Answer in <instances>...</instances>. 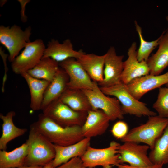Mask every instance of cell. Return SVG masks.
<instances>
[{
    "instance_id": "4fadbf2b",
    "label": "cell",
    "mask_w": 168,
    "mask_h": 168,
    "mask_svg": "<svg viewBox=\"0 0 168 168\" xmlns=\"http://www.w3.org/2000/svg\"><path fill=\"white\" fill-rule=\"evenodd\" d=\"M137 44L133 42L128 49V58L124 61L121 82L127 85L134 79L149 74L150 69L146 61H139L137 57Z\"/></svg>"
},
{
    "instance_id": "5bb4252c",
    "label": "cell",
    "mask_w": 168,
    "mask_h": 168,
    "mask_svg": "<svg viewBox=\"0 0 168 168\" xmlns=\"http://www.w3.org/2000/svg\"><path fill=\"white\" fill-rule=\"evenodd\" d=\"M168 83V71L158 75L149 74L136 78L126 85L130 93L139 100L148 92Z\"/></svg>"
},
{
    "instance_id": "2e32d148",
    "label": "cell",
    "mask_w": 168,
    "mask_h": 168,
    "mask_svg": "<svg viewBox=\"0 0 168 168\" xmlns=\"http://www.w3.org/2000/svg\"><path fill=\"white\" fill-rule=\"evenodd\" d=\"M110 121L108 116L101 110L89 111L86 120L82 127L83 136L91 138L102 135L108 128Z\"/></svg>"
},
{
    "instance_id": "9a60e30c",
    "label": "cell",
    "mask_w": 168,
    "mask_h": 168,
    "mask_svg": "<svg viewBox=\"0 0 168 168\" xmlns=\"http://www.w3.org/2000/svg\"><path fill=\"white\" fill-rule=\"evenodd\" d=\"M84 53L82 50H75L69 39L62 43L53 39L49 42L42 58L49 57L60 63L69 58L77 59Z\"/></svg>"
},
{
    "instance_id": "d4e9b609",
    "label": "cell",
    "mask_w": 168,
    "mask_h": 168,
    "mask_svg": "<svg viewBox=\"0 0 168 168\" xmlns=\"http://www.w3.org/2000/svg\"><path fill=\"white\" fill-rule=\"evenodd\" d=\"M60 66L59 63L49 57L42 58L39 63L27 72L32 77L51 82Z\"/></svg>"
},
{
    "instance_id": "484cf974",
    "label": "cell",
    "mask_w": 168,
    "mask_h": 168,
    "mask_svg": "<svg viewBox=\"0 0 168 168\" xmlns=\"http://www.w3.org/2000/svg\"><path fill=\"white\" fill-rule=\"evenodd\" d=\"M150 150L149 156L153 164L163 166L168 164V124Z\"/></svg>"
},
{
    "instance_id": "8fae6325",
    "label": "cell",
    "mask_w": 168,
    "mask_h": 168,
    "mask_svg": "<svg viewBox=\"0 0 168 168\" xmlns=\"http://www.w3.org/2000/svg\"><path fill=\"white\" fill-rule=\"evenodd\" d=\"M59 66L68 75L67 87L77 90H91L94 82L90 77L81 65L75 58H71L59 63Z\"/></svg>"
},
{
    "instance_id": "5b68a950",
    "label": "cell",
    "mask_w": 168,
    "mask_h": 168,
    "mask_svg": "<svg viewBox=\"0 0 168 168\" xmlns=\"http://www.w3.org/2000/svg\"><path fill=\"white\" fill-rule=\"evenodd\" d=\"M42 110L45 116L63 127L75 126L82 127L87 115V112H77L72 110L59 99L51 103Z\"/></svg>"
},
{
    "instance_id": "7402d4cb",
    "label": "cell",
    "mask_w": 168,
    "mask_h": 168,
    "mask_svg": "<svg viewBox=\"0 0 168 168\" xmlns=\"http://www.w3.org/2000/svg\"><path fill=\"white\" fill-rule=\"evenodd\" d=\"M21 75L26 80L29 88L30 108L34 111L41 110L45 92L50 82L34 78L27 72Z\"/></svg>"
},
{
    "instance_id": "603a6c76",
    "label": "cell",
    "mask_w": 168,
    "mask_h": 168,
    "mask_svg": "<svg viewBox=\"0 0 168 168\" xmlns=\"http://www.w3.org/2000/svg\"><path fill=\"white\" fill-rule=\"evenodd\" d=\"M59 99L76 111L88 112L92 110L88 99L82 90L67 87Z\"/></svg>"
},
{
    "instance_id": "277c9868",
    "label": "cell",
    "mask_w": 168,
    "mask_h": 168,
    "mask_svg": "<svg viewBox=\"0 0 168 168\" xmlns=\"http://www.w3.org/2000/svg\"><path fill=\"white\" fill-rule=\"evenodd\" d=\"M100 87L105 94L114 96L118 100L124 115L129 114L138 117L157 115L156 113L149 109L145 103L134 97L129 91L126 85L121 82L109 87Z\"/></svg>"
},
{
    "instance_id": "4dcf8cb0",
    "label": "cell",
    "mask_w": 168,
    "mask_h": 168,
    "mask_svg": "<svg viewBox=\"0 0 168 168\" xmlns=\"http://www.w3.org/2000/svg\"><path fill=\"white\" fill-rule=\"evenodd\" d=\"M0 54L2 58L4 66L5 72L3 78L2 86V92H4L5 91V85L7 79V72L8 71V68L7 64V58L8 56L7 54H6L4 52L1 47H0Z\"/></svg>"
},
{
    "instance_id": "44dd1931",
    "label": "cell",
    "mask_w": 168,
    "mask_h": 168,
    "mask_svg": "<svg viewBox=\"0 0 168 168\" xmlns=\"http://www.w3.org/2000/svg\"><path fill=\"white\" fill-rule=\"evenodd\" d=\"M15 115V112L13 111L9 112L5 115L2 113L0 114V118L2 121V133L0 138V150H6L8 142L24 135L27 131L26 128H20L15 125L13 119Z\"/></svg>"
},
{
    "instance_id": "d6a6232c",
    "label": "cell",
    "mask_w": 168,
    "mask_h": 168,
    "mask_svg": "<svg viewBox=\"0 0 168 168\" xmlns=\"http://www.w3.org/2000/svg\"><path fill=\"white\" fill-rule=\"evenodd\" d=\"M43 167L42 166H22L15 167L13 168H43Z\"/></svg>"
},
{
    "instance_id": "4316f807",
    "label": "cell",
    "mask_w": 168,
    "mask_h": 168,
    "mask_svg": "<svg viewBox=\"0 0 168 168\" xmlns=\"http://www.w3.org/2000/svg\"><path fill=\"white\" fill-rule=\"evenodd\" d=\"M137 32L139 37L140 45L137 50V57L139 61H147L152 52L158 45L159 37L157 39L150 42L145 40L143 38L142 29L136 21H134Z\"/></svg>"
},
{
    "instance_id": "f546056e",
    "label": "cell",
    "mask_w": 168,
    "mask_h": 168,
    "mask_svg": "<svg viewBox=\"0 0 168 168\" xmlns=\"http://www.w3.org/2000/svg\"><path fill=\"white\" fill-rule=\"evenodd\" d=\"M54 168H90L85 166L80 157H76Z\"/></svg>"
},
{
    "instance_id": "30bf717a",
    "label": "cell",
    "mask_w": 168,
    "mask_h": 168,
    "mask_svg": "<svg viewBox=\"0 0 168 168\" xmlns=\"http://www.w3.org/2000/svg\"><path fill=\"white\" fill-rule=\"evenodd\" d=\"M149 149V147L144 144L132 142L120 144L118 149L120 164L127 163L130 166L138 167L153 165L148 153Z\"/></svg>"
},
{
    "instance_id": "ac0fdd59",
    "label": "cell",
    "mask_w": 168,
    "mask_h": 168,
    "mask_svg": "<svg viewBox=\"0 0 168 168\" xmlns=\"http://www.w3.org/2000/svg\"><path fill=\"white\" fill-rule=\"evenodd\" d=\"M158 46L157 51L147 61L149 74L155 76L159 75L168 66V30L159 37Z\"/></svg>"
},
{
    "instance_id": "8992f818",
    "label": "cell",
    "mask_w": 168,
    "mask_h": 168,
    "mask_svg": "<svg viewBox=\"0 0 168 168\" xmlns=\"http://www.w3.org/2000/svg\"><path fill=\"white\" fill-rule=\"evenodd\" d=\"M120 144L113 141L109 146L104 148H96L89 146L81 158L84 165L88 168H112L120 164L118 149Z\"/></svg>"
},
{
    "instance_id": "e575fe53",
    "label": "cell",
    "mask_w": 168,
    "mask_h": 168,
    "mask_svg": "<svg viewBox=\"0 0 168 168\" xmlns=\"http://www.w3.org/2000/svg\"><path fill=\"white\" fill-rule=\"evenodd\" d=\"M166 19L167 20V21L168 22V16H167L166 17Z\"/></svg>"
},
{
    "instance_id": "ffe728a7",
    "label": "cell",
    "mask_w": 168,
    "mask_h": 168,
    "mask_svg": "<svg viewBox=\"0 0 168 168\" xmlns=\"http://www.w3.org/2000/svg\"><path fill=\"white\" fill-rule=\"evenodd\" d=\"M105 57V54L98 55L84 53L77 60L91 80L98 83L103 79Z\"/></svg>"
},
{
    "instance_id": "9c48e42d",
    "label": "cell",
    "mask_w": 168,
    "mask_h": 168,
    "mask_svg": "<svg viewBox=\"0 0 168 168\" xmlns=\"http://www.w3.org/2000/svg\"><path fill=\"white\" fill-rule=\"evenodd\" d=\"M45 48L41 39L28 43L21 53L12 62L13 71L21 75L34 68L42 58Z\"/></svg>"
},
{
    "instance_id": "7a4b0ae2",
    "label": "cell",
    "mask_w": 168,
    "mask_h": 168,
    "mask_svg": "<svg viewBox=\"0 0 168 168\" xmlns=\"http://www.w3.org/2000/svg\"><path fill=\"white\" fill-rule=\"evenodd\" d=\"M25 142L28 146V153L24 166L43 167L54 158V145L30 126Z\"/></svg>"
},
{
    "instance_id": "e0dca14e",
    "label": "cell",
    "mask_w": 168,
    "mask_h": 168,
    "mask_svg": "<svg viewBox=\"0 0 168 168\" xmlns=\"http://www.w3.org/2000/svg\"><path fill=\"white\" fill-rule=\"evenodd\" d=\"M91 138H85L74 144L65 146L54 145L55 156L52 161L54 168L76 157H82L90 146Z\"/></svg>"
},
{
    "instance_id": "6da1fadb",
    "label": "cell",
    "mask_w": 168,
    "mask_h": 168,
    "mask_svg": "<svg viewBox=\"0 0 168 168\" xmlns=\"http://www.w3.org/2000/svg\"><path fill=\"white\" fill-rule=\"evenodd\" d=\"M33 128L54 145L65 146L76 143L85 138L82 127H63L45 116L40 114L37 120L31 124Z\"/></svg>"
},
{
    "instance_id": "52a82bcc",
    "label": "cell",
    "mask_w": 168,
    "mask_h": 168,
    "mask_svg": "<svg viewBox=\"0 0 168 168\" xmlns=\"http://www.w3.org/2000/svg\"><path fill=\"white\" fill-rule=\"evenodd\" d=\"M31 32L30 26L23 30L16 25L11 27L0 26V43L9 52L8 58L9 62H12L21 49L30 42V38Z\"/></svg>"
},
{
    "instance_id": "1f68e13d",
    "label": "cell",
    "mask_w": 168,
    "mask_h": 168,
    "mask_svg": "<svg viewBox=\"0 0 168 168\" xmlns=\"http://www.w3.org/2000/svg\"><path fill=\"white\" fill-rule=\"evenodd\" d=\"M117 168H162L163 166L153 165L145 167L134 166L125 163L119 164L116 166Z\"/></svg>"
},
{
    "instance_id": "cb8c5ba5",
    "label": "cell",
    "mask_w": 168,
    "mask_h": 168,
    "mask_svg": "<svg viewBox=\"0 0 168 168\" xmlns=\"http://www.w3.org/2000/svg\"><path fill=\"white\" fill-rule=\"evenodd\" d=\"M28 153L25 142L10 152L0 150V168H13L24 166Z\"/></svg>"
},
{
    "instance_id": "d590c367",
    "label": "cell",
    "mask_w": 168,
    "mask_h": 168,
    "mask_svg": "<svg viewBox=\"0 0 168 168\" xmlns=\"http://www.w3.org/2000/svg\"><path fill=\"white\" fill-rule=\"evenodd\" d=\"M168 87V83L166 85Z\"/></svg>"
},
{
    "instance_id": "836d02e7",
    "label": "cell",
    "mask_w": 168,
    "mask_h": 168,
    "mask_svg": "<svg viewBox=\"0 0 168 168\" xmlns=\"http://www.w3.org/2000/svg\"><path fill=\"white\" fill-rule=\"evenodd\" d=\"M52 161H53L43 166V168H54L53 165Z\"/></svg>"
},
{
    "instance_id": "ba28073f",
    "label": "cell",
    "mask_w": 168,
    "mask_h": 168,
    "mask_svg": "<svg viewBox=\"0 0 168 168\" xmlns=\"http://www.w3.org/2000/svg\"><path fill=\"white\" fill-rule=\"evenodd\" d=\"M82 90L87 97L92 110H102L110 121L124 118V114L119 101L116 98L109 97L104 93L97 82H94L92 89Z\"/></svg>"
},
{
    "instance_id": "8d00e7d4",
    "label": "cell",
    "mask_w": 168,
    "mask_h": 168,
    "mask_svg": "<svg viewBox=\"0 0 168 168\" xmlns=\"http://www.w3.org/2000/svg\"></svg>"
},
{
    "instance_id": "3957f363",
    "label": "cell",
    "mask_w": 168,
    "mask_h": 168,
    "mask_svg": "<svg viewBox=\"0 0 168 168\" xmlns=\"http://www.w3.org/2000/svg\"><path fill=\"white\" fill-rule=\"evenodd\" d=\"M168 124V119L158 115L148 117L147 121L131 129L121 139L123 142H132L147 145L152 149Z\"/></svg>"
},
{
    "instance_id": "f1b7e54d",
    "label": "cell",
    "mask_w": 168,
    "mask_h": 168,
    "mask_svg": "<svg viewBox=\"0 0 168 168\" xmlns=\"http://www.w3.org/2000/svg\"><path fill=\"white\" fill-rule=\"evenodd\" d=\"M111 132L115 138L121 140L125 137L128 133V126L125 122L119 121L114 125Z\"/></svg>"
},
{
    "instance_id": "7c38bea8",
    "label": "cell",
    "mask_w": 168,
    "mask_h": 168,
    "mask_svg": "<svg viewBox=\"0 0 168 168\" xmlns=\"http://www.w3.org/2000/svg\"><path fill=\"white\" fill-rule=\"evenodd\" d=\"M105 55L104 78L98 83L102 87H109L121 82L123 69L124 56L117 55L114 47H110Z\"/></svg>"
},
{
    "instance_id": "d6986e66",
    "label": "cell",
    "mask_w": 168,
    "mask_h": 168,
    "mask_svg": "<svg viewBox=\"0 0 168 168\" xmlns=\"http://www.w3.org/2000/svg\"><path fill=\"white\" fill-rule=\"evenodd\" d=\"M68 80V75L60 67L45 92L41 110H42L51 103L60 98L67 88Z\"/></svg>"
},
{
    "instance_id": "83f0119b",
    "label": "cell",
    "mask_w": 168,
    "mask_h": 168,
    "mask_svg": "<svg viewBox=\"0 0 168 168\" xmlns=\"http://www.w3.org/2000/svg\"><path fill=\"white\" fill-rule=\"evenodd\" d=\"M159 117L168 119V87H160L157 99L153 105Z\"/></svg>"
}]
</instances>
